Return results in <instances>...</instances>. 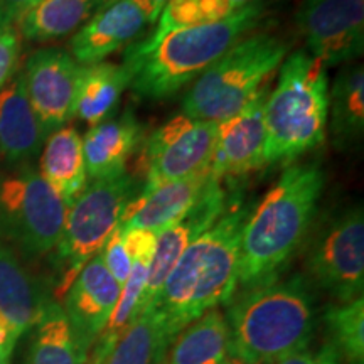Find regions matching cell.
Wrapping results in <instances>:
<instances>
[{"label": "cell", "instance_id": "cell-12", "mask_svg": "<svg viewBox=\"0 0 364 364\" xmlns=\"http://www.w3.org/2000/svg\"><path fill=\"white\" fill-rule=\"evenodd\" d=\"M81 71L83 66L59 48L39 49L27 59L26 91L46 135L73 118Z\"/></svg>", "mask_w": 364, "mask_h": 364}, {"label": "cell", "instance_id": "cell-26", "mask_svg": "<svg viewBox=\"0 0 364 364\" xmlns=\"http://www.w3.org/2000/svg\"><path fill=\"white\" fill-rule=\"evenodd\" d=\"M236 12L228 0H169L157 19V27L152 34L142 41H136L127 49L124 61H135L142 58L159 41L167 34L181 29L211 24Z\"/></svg>", "mask_w": 364, "mask_h": 364}, {"label": "cell", "instance_id": "cell-31", "mask_svg": "<svg viewBox=\"0 0 364 364\" xmlns=\"http://www.w3.org/2000/svg\"><path fill=\"white\" fill-rule=\"evenodd\" d=\"M21 53L19 34L11 26L0 29V90L14 76Z\"/></svg>", "mask_w": 364, "mask_h": 364}, {"label": "cell", "instance_id": "cell-17", "mask_svg": "<svg viewBox=\"0 0 364 364\" xmlns=\"http://www.w3.org/2000/svg\"><path fill=\"white\" fill-rule=\"evenodd\" d=\"M209 179L211 174L208 171L188 179L159 186L149 193H139L127 206L118 223V230H145L156 235L162 233L194 206Z\"/></svg>", "mask_w": 364, "mask_h": 364}, {"label": "cell", "instance_id": "cell-32", "mask_svg": "<svg viewBox=\"0 0 364 364\" xmlns=\"http://www.w3.org/2000/svg\"><path fill=\"white\" fill-rule=\"evenodd\" d=\"M273 364H341L338 354L329 344H324L317 351H311V349H304V351L294 353L290 356L282 358L280 361Z\"/></svg>", "mask_w": 364, "mask_h": 364}, {"label": "cell", "instance_id": "cell-30", "mask_svg": "<svg viewBox=\"0 0 364 364\" xmlns=\"http://www.w3.org/2000/svg\"><path fill=\"white\" fill-rule=\"evenodd\" d=\"M100 253H102L105 267L112 273L113 279L120 284V287L124 285L130 275L132 258L129 252H127L124 235L118 230V226L110 235V238L107 240V243H105V247Z\"/></svg>", "mask_w": 364, "mask_h": 364}, {"label": "cell", "instance_id": "cell-19", "mask_svg": "<svg viewBox=\"0 0 364 364\" xmlns=\"http://www.w3.org/2000/svg\"><path fill=\"white\" fill-rule=\"evenodd\" d=\"M51 300L17 253L0 243V318L14 334L21 338L36 327Z\"/></svg>", "mask_w": 364, "mask_h": 364}, {"label": "cell", "instance_id": "cell-29", "mask_svg": "<svg viewBox=\"0 0 364 364\" xmlns=\"http://www.w3.org/2000/svg\"><path fill=\"white\" fill-rule=\"evenodd\" d=\"M161 318L147 309L132 324L103 364H161L169 349Z\"/></svg>", "mask_w": 364, "mask_h": 364}, {"label": "cell", "instance_id": "cell-4", "mask_svg": "<svg viewBox=\"0 0 364 364\" xmlns=\"http://www.w3.org/2000/svg\"><path fill=\"white\" fill-rule=\"evenodd\" d=\"M267 16V4H250L211 24L167 34L147 54L124 61L134 71L132 91L136 98L166 100L198 80L233 46L255 33Z\"/></svg>", "mask_w": 364, "mask_h": 364}, {"label": "cell", "instance_id": "cell-10", "mask_svg": "<svg viewBox=\"0 0 364 364\" xmlns=\"http://www.w3.org/2000/svg\"><path fill=\"white\" fill-rule=\"evenodd\" d=\"M216 122L174 117L144 139L145 184L140 193L209 171L216 144Z\"/></svg>", "mask_w": 364, "mask_h": 364}, {"label": "cell", "instance_id": "cell-25", "mask_svg": "<svg viewBox=\"0 0 364 364\" xmlns=\"http://www.w3.org/2000/svg\"><path fill=\"white\" fill-rule=\"evenodd\" d=\"M228 356L226 317L211 309L181 331L167 364H223Z\"/></svg>", "mask_w": 364, "mask_h": 364}, {"label": "cell", "instance_id": "cell-23", "mask_svg": "<svg viewBox=\"0 0 364 364\" xmlns=\"http://www.w3.org/2000/svg\"><path fill=\"white\" fill-rule=\"evenodd\" d=\"M41 176L56 191L68 208L86 188L88 174L83 140L73 127H63L49 135L41 157Z\"/></svg>", "mask_w": 364, "mask_h": 364}, {"label": "cell", "instance_id": "cell-18", "mask_svg": "<svg viewBox=\"0 0 364 364\" xmlns=\"http://www.w3.org/2000/svg\"><path fill=\"white\" fill-rule=\"evenodd\" d=\"M144 139V125L132 110L93 125L81 139L86 174L91 181L124 174L127 162Z\"/></svg>", "mask_w": 364, "mask_h": 364}, {"label": "cell", "instance_id": "cell-8", "mask_svg": "<svg viewBox=\"0 0 364 364\" xmlns=\"http://www.w3.org/2000/svg\"><path fill=\"white\" fill-rule=\"evenodd\" d=\"M68 206L36 171L0 179V243L27 260L56 248Z\"/></svg>", "mask_w": 364, "mask_h": 364}, {"label": "cell", "instance_id": "cell-11", "mask_svg": "<svg viewBox=\"0 0 364 364\" xmlns=\"http://www.w3.org/2000/svg\"><path fill=\"white\" fill-rule=\"evenodd\" d=\"M295 24L307 53L326 68L351 65L364 51V0H304Z\"/></svg>", "mask_w": 364, "mask_h": 364}, {"label": "cell", "instance_id": "cell-14", "mask_svg": "<svg viewBox=\"0 0 364 364\" xmlns=\"http://www.w3.org/2000/svg\"><path fill=\"white\" fill-rule=\"evenodd\" d=\"M230 198L231 194L226 191L225 184L211 177L194 206L179 221H176L174 225L157 235L156 252H154L152 262H150L140 312L144 314L152 306L159 290H161L162 284L166 282L167 275L176 265V262L179 260L181 255L204 231H208L215 225L218 218L225 213Z\"/></svg>", "mask_w": 364, "mask_h": 364}, {"label": "cell", "instance_id": "cell-15", "mask_svg": "<svg viewBox=\"0 0 364 364\" xmlns=\"http://www.w3.org/2000/svg\"><path fill=\"white\" fill-rule=\"evenodd\" d=\"M120 292V284L107 270L102 253H98L81 268L63 297L65 306L61 307L68 322L80 346L88 354L107 326Z\"/></svg>", "mask_w": 364, "mask_h": 364}, {"label": "cell", "instance_id": "cell-20", "mask_svg": "<svg viewBox=\"0 0 364 364\" xmlns=\"http://www.w3.org/2000/svg\"><path fill=\"white\" fill-rule=\"evenodd\" d=\"M46 136L19 73L0 90V154L11 164L27 162L38 156Z\"/></svg>", "mask_w": 364, "mask_h": 364}, {"label": "cell", "instance_id": "cell-9", "mask_svg": "<svg viewBox=\"0 0 364 364\" xmlns=\"http://www.w3.org/2000/svg\"><path fill=\"white\" fill-rule=\"evenodd\" d=\"M306 252L307 280L334 302L363 297L364 215L363 206L346 208L327 216L309 233Z\"/></svg>", "mask_w": 364, "mask_h": 364}, {"label": "cell", "instance_id": "cell-40", "mask_svg": "<svg viewBox=\"0 0 364 364\" xmlns=\"http://www.w3.org/2000/svg\"><path fill=\"white\" fill-rule=\"evenodd\" d=\"M0 24H2V21H0ZM4 26V24H2ZM4 27H6V26H4Z\"/></svg>", "mask_w": 364, "mask_h": 364}, {"label": "cell", "instance_id": "cell-3", "mask_svg": "<svg viewBox=\"0 0 364 364\" xmlns=\"http://www.w3.org/2000/svg\"><path fill=\"white\" fill-rule=\"evenodd\" d=\"M228 351L247 364H273L309 349L317 324L314 287L295 273L245 290L226 312Z\"/></svg>", "mask_w": 364, "mask_h": 364}, {"label": "cell", "instance_id": "cell-2", "mask_svg": "<svg viewBox=\"0 0 364 364\" xmlns=\"http://www.w3.org/2000/svg\"><path fill=\"white\" fill-rule=\"evenodd\" d=\"M324 186L321 164H294L253 206L238 253V284L245 290L280 279L312 231Z\"/></svg>", "mask_w": 364, "mask_h": 364}, {"label": "cell", "instance_id": "cell-37", "mask_svg": "<svg viewBox=\"0 0 364 364\" xmlns=\"http://www.w3.org/2000/svg\"><path fill=\"white\" fill-rule=\"evenodd\" d=\"M228 2L231 4V7H233L235 11H238L241 7H247L250 4H255V2H262V0H228Z\"/></svg>", "mask_w": 364, "mask_h": 364}, {"label": "cell", "instance_id": "cell-13", "mask_svg": "<svg viewBox=\"0 0 364 364\" xmlns=\"http://www.w3.org/2000/svg\"><path fill=\"white\" fill-rule=\"evenodd\" d=\"M268 85L236 115L218 124L209 174L225 182L240 181L265 166V103Z\"/></svg>", "mask_w": 364, "mask_h": 364}, {"label": "cell", "instance_id": "cell-6", "mask_svg": "<svg viewBox=\"0 0 364 364\" xmlns=\"http://www.w3.org/2000/svg\"><path fill=\"white\" fill-rule=\"evenodd\" d=\"M287 53L289 43L279 34H248L194 81L182 100V115L216 124L236 115L268 85Z\"/></svg>", "mask_w": 364, "mask_h": 364}, {"label": "cell", "instance_id": "cell-7", "mask_svg": "<svg viewBox=\"0 0 364 364\" xmlns=\"http://www.w3.org/2000/svg\"><path fill=\"white\" fill-rule=\"evenodd\" d=\"M135 196L136 182L124 172L93 181L68 208L61 238L51 252L58 297H65L81 268L102 252Z\"/></svg>", "mask_w": 364, "mask_h": 364}, {"label": "cell", "instance_id": "cell-34", "mask_svg": "<svg viewBox=\"0 0 364 364\" xmlns=\"http://www.w3.org/2000/svg\"><path fill=\"white\" fill-rule=\"evenodd\" d=\"M134 2L140 7V11L145 14L149 24H154V22H157L164 6H166L169 0H134Z\"/></svg>", "mask_w": 364, "mask_h": 364}, {"label": "cell", "instance_id": "cell-28", "mask_svg": "<svg viewBox=\"0 0 364 364\" xmlns=\"http://www.w3.org/2000/svg\"><path fill=\"white\" fill-rule=\"evenodd\" d=\"M327 344L341 364H364V299L332 302L322 316Z\"/></svg>", "mask_w": 364, "mask_h": 364}, {"label": "cell", "instance_id": "cell-38", "mask_svg": "<svg viewBox=\"0 0 364 364\" xmlns=\"http://www.w3.org/2000/svg\"><path fill=\"white\" fill-rule=\"evenodd\" d=\"M223 364H247V363L240 361V359H236V358H233V356H228V358L225 359V363H223Z\"/></svg>", "mask_w": 364, "mask_h": 364}, {"label": "cell", "instance_id": "cell-16", "mask_svg": "<svg viewBox=\"0 0 364 364\" xmlns=\"http://www.w3.org/2000/svg\"><path fill=\"white\" fill-rule=\"evenodd\" d=\"M147 26V17L134 0H103L71 38L70 54L81 66L98 65L139 39Z\"/></svg>", "mask_w": 364, "mask_h": 364}, {"label": "cell", "instance_id": "cell-27", "mask_svg": "<svg viewBox=\"0 0 364 364\" xmlns=\"http://www.w3.org/2000/svg\"><path fill=\"white\" fill-rule=\"evenodd\" d=\"M88 353L81 348L63 307L51 300L36 324L27 364H86Z\"/></svg>", "mask_w": 364, "mask_h": 364}, {"label": "cell", "instance_id": "cell-5", "mask_svg": "<svg viewBox=\"0 0 364 364\" xmlns=\"http://www.w3.org/2000/svg\"><path fill=\"white\" fill-rule=\"evenodd\" d=\"M327 112L326 65L307 51L289 54L265 103V162H290L318 147L326 139Z\"/></svg>", "mask_w": 364, "mask_h": 364}, {"label": "cell", "instance_id": "cell-1", "mask_svg": "<svg viewBox=\"0 0 364 364\" xmlns=\"http://www.w3.org/2000/svg\"><path fill=\"white\" fill-rule=\"evenodd\" d=\"M252 209L253 204L243 203V194L231 193L225 213L172 267L149 307L161 318L171 344L196 318L233 300L238 289L240 240Z\"/></svg>", "mask_w": 364, "mask_h": 364}, {"label": "cell", "instance_id": "cell-39", "mask_svg": "<svg viewBox=\"0 0 364 364\" xmlns=\"http://www.w3.org/2000/svg\"><path fill=\"white\" fill-rule=\"evenodd\" d=\"M2 27H4V26H2V24H0V29H2ZM6 27H7V26H6Z\"/></svg>", "mask_w": 364, "mask_h": 364}, {"label": "cell", "instance_id": "cell-33", "mask_svg": "<svg viewBox=\"0 0 364 364\" xmlns=\"http://www.w3.org/2000/svg\"><path fill=\"white\" fill-rule=\"evenodd\" d=\"M41 2L44 0H0V21L4 26H11Z\"/></svg>", "mask_w": 364, "mask_h": 364}, {"label": "cell", "instance_id": "cell-24", "mask_svg": "<svg viewBox=\"0 0 364 364\" xmlns=\"http://www.w3.org/2000/svg\"><path fill=\"white\" fill-rule=\"evenodd\" d=\"M103 0H44L19 21L21 34L34 43L66 38L80 29Z\"/></svg>", "mask_w": 364, "mask_h": 364}, {"label": "cell", "instance_id": "cell-35", "mask_svg": "<svg viewBox=\"0 0 364 364\" xmlns=\"http://www.w3.org/2000/svg\"><path fill=\"white\" fill-rule=\"evenodd\" d=\"M17 336L14 334V331L9 327L6 322L0 318V346H16Z\"/></svg>", "mask_w": 364, "mask_h": 364}, {"label": "cell", "instance_id": "cell-21", "mask_svg": "<svg viewBox=\"0 0 364 364\" xmlns=\"http://www.w3.org/2000/svg\"><path fill=\"white\" fill-rule=\"evenodd\" d=\"M327 127L332 142L348 150L361 142L364 134V68L351 63L338 73L329 86Z\"/></svg>", "mask_w": 364, "mask_h": 364}, {"label": "cell", "instance_id": "cell-36", "mask_svg": "<svg viewBox=\"0 0 364 364\" xmlns=\"http://www.w3.org/2000/svg\"><path fill=\"white\" fill-rule=\"evenodd\" d=\"M14 346H0V364H11Z\"/></svg>", "mask_w": 364, "mask_h": 364}, {"label": "cell", "instance_id": "cell-22", "mask_svg": "<svg viewBox=\"0 0 364 364\" xmlns=\"http://www.w3.org/2000/svg\"><path fill=\"white\" fill-rule=\"evenodd\" d=\"M132 80L134 71L125 63H98L83 66L73 117L80 118L90 127L110 118L124 91L132 85Z\"/></svg>", "mask_w": 364, "mask_h": 364}]
</instances>
